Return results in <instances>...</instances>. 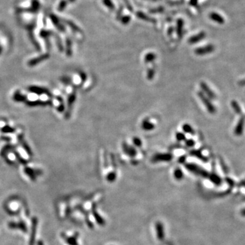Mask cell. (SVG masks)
<instances>
[{
	"mask_svg": "<svg viewBox=\"0 0 245 245\" xmlns=\"http://www.w3.org/2000/svg\"><path fill=\"white\" fill-rule=\"evenodd\" d=\"M176 138H177V140H179V141H182V140H185V137L183 133H176Z\"/></svg>",
	"mask_w": 245,
	"mask_h": 245,
	"instance_id": "29",
	"label": "cell"
},
{
	"mask_svg": "<svg viewBox=\"0 0 245 245\" xmlns=\"http://www.w3.org/2000/svg\"><path fill=\"white\" fill-rule=\"evenodd\" d=\"M164 9L163 8H155L153 9V10H152L150 11V13H161V12L163 11Z\"/></svg>",
	"mask_w": 245,
	"mask_h": 245,
	"instance_id": "30",
	"label": "cell"
},
{
	"mask_svg": "<svg viewBox=\"0 0 245 245\" xmlns=\"http://www.w3.org/2000/svg\"><path fill=\"white\" fill-rule=\"evenodd\" d=\"M172 159V155L170 153H159L155 155L153 157V161H170Z\"/></svg>",
	"mask_w": 245,
	"mask_h": 245,
	"instance_id": "5",
	"label": "cell"
},
{
	"mask_svg": "<svg viewBox=\"0 0 245 245\" xmlns=\"http://www.w3.org/2000/svg\"><path fill=\"white\" fill-rule=\"evenodd\" d=\"M1 50H2V49H1V48H0V53H1Z\"/></svg>",
	"mask_w": 245,
	"mask_h": 245,
	"instance_id": "40",
	"label": "cell"
},
{
	"mask_svg": "<svg viewBox=\"0 0 245 245\" xmlns=\"http://www.w3.org/2000/svg\"><path fill=\"white\" fill-rule=\"evenodd\" d=\"M115 179V173H110L108 176V181H113Z\"/></svg>",
	"mask_w": 245,
	"mask_h": 245,
	"instance_id": "32",
	"label": "cell"
},
{
	"mask_svg": "<svg viewBox=\"0 0 245 245\" xmlns=\"http://www.w3.org/2000/svg\"><path fill=\"white\" fill-rule=\"evenodd\" d=\"M49 55H47V54H46V55H42L40 57H39L32 59V60H31L28 63V64L30 65V66H34L35 65L38 64V63H40L41 61H44V59H46L47 58H49Z\"/></svg>",
	"mask_w": 245,
	"mask_h": 245,
	"instance_id": "8",
	"label": "cell"
},
{
	"mask_svg": "<svg viewBox=\"0 0 245 245\" xmlns=\"http://www.w3.org/2000/svg\"><path fill=\"white\" fill-rule=\"evenodd\" d=\"M231 106L232 107V108L234 109V112L236 113V114H238L239 115L242 114V109L236 101H234V100L232 101L231 102Z\"/></svg>",
	"mask_w": 245,
	"mask_h": 245,
	"instance_id": "16",
	"label": "cell"
},
{
	"mask_svg": "<svg viewBox=\"0 0 245 245\" xmlns=\"http://www.w3.org/2000/svg\"><path fill=\"white\" fill-rule=\"evenodd\" d=\"M239 84H240V85H245V79L240 81V82H239Z\"/></svg>",
	"mask_w": 245,
	"mask_h": 245,
	"instance_id": "37",
	"label": "cell"
},
{
	"mask_svg": "<svg viewBox=\"0 0 245 245\" xmlns=\"http://www.w3.org/2000/svg\"><path fill=\"white\" fill-rule=\"evenodd\" d=\"M209 179L213 182V183L217 185H220L221 184V178H220V176L217 175L216 174H210L209 176Z\"/></svg>",
	"mask_w": 245,
	"mask_h": 245,
	"instance_id": "14",
	"label": "cell"
},
{
	"mask_svg": "<svg viewBox=\"0 0 245 245\" xmlns=\"http://www.w3.org/2000/svg\"><path fill=\"white\" fill-rule=\"evenodd\" d=\"M102 2L103 4L105 5V6L107 7L108 8H109L110 10H115V4H113V2L111 1V0H102Z\"/></svg>",
	"mask_w": 245,
	"mask_h": 245,
	"instance_id": "19",
	"label": "cell"
},
{
	"mask_svg": "<svg viewBox=\"0 0 245 245\" xmlns=\"http://www.w3.org/2000/svg\"><path fill=\"white\" fill-rule=\"evenodd\" d=\"M183 129L184 130V131L187 133H194V131L192 129V127L190 126L188 124H185L183 127Z\"/></svg>",
	"mask_w": 245,
	"mask_h": 245,
	"instance_id": "23",
	"label": "cell"
},
{
	"mask_svg": "<svg viewBox=\"0 0 245 245\" xmlns=\"http://www.w3.org/2000/svg\"><path fill=\"white\" fill-rule=\"evenodd\" d=\"M198 95L199 97L200 98V100H201L202 101V102L204 103V106L208 110V111L210 112V114H214V113H215V112H216V108H215L213 104L211 103L210 100L206 97L204 94L201 91H199Z\"/></svg>",
	"mask_w": 245,
	"mask_h": 245,
	"instance_id": "1",
	"label": "cell"
},
{
	"mask_svg": "<svg viewBox=\"0 0 245 245\" xmlns=\"http://www.w3.org/2000/svg\"><path fill=\"white\" fill-rule=\"evenodd\" d=\"M191 4H192L194 6H196L197 5V3H198V0H191Z\"/></svg>",
	"mask_w": 245,
	"mask_h": 245,
	"instance_id": "34",
	"label": "cell"
},
{
	"mask_svg": "<svg viewBox=\"0 0 245 245\" xmlns=\"http://www.w3.org/2000/svg\"><path fill=\"white\" fill-rule=\"evenodd\" d=\"M184 21L183 19H179L177 20V25H176V31L177 35L179 38H181L183 35V29Z\"/></svg>",
	"mask_w": 245,
	"mask_h": 245,
	"instance_id": "10",
	"label": "cell"
},
{
	"mask_svg": "<svg viewBox=\"0 0 245 245\" xmlns=\"http://www.w3.org/2000/svg\"><path fill=\"white\" fill-rule=\"evenodd\" d=\"M205 35H206V34L204 32H203V31L200 32L199 34L193 35V36H192V37H191L189 39V40H188V42H189V44H195L196 42H198L203 40V39L204 38Z\"/></svg>",
	"mask_w": 245,
	"mask_h": 245,
	"instance_id": "7",
	"label": "cell"
},
{
	"mask_svg": "<svg viewBox=\"0 0 245 245\" xmlns=\"http://www.w3.org/2000/svg\"><path fill=\"white\" fill-rule=\"evenodd\" d=\"M131 20V17L130 16H125L121 18V23L123 25H127L130 23Z\"/></svg>",
	"mask_w": 245,
	"mask_h": 245,
	"instance_id": "26",
	"label": "cell"
},
{
	"mask_svg": "<svg viewBox=\"0 0 245 245\" xmlns=\"http://www.w3.org/2000/svg\"><path fill=\"white\" fill-rule=\"evenodd\" d=\"M122 146H123L122 148H123L124 151L127 154L130 155V156H135L136 152L135 151V149H134L133 148L130 147V146H129L126 144H125V143L123 144H122Z\"/></svg>",
	"mask_w": 245,
	"mask_h": 245,
	"instance_id": "13",
	"label": "cell"
},
{
	"mask_svg": "<svg viewBox=\"0 0 245 245\" xmlns=\"http://www.w3.org/2000/svg\"><path fill=\"white\" fill-rule=\"evenodd\" d=\"M155 75V70L153 69H149L147 72V79L148 80H151L153 79Z\"/></svg>",
	"mask_w": 245,
	"mask_h": 245,
	"instance_id": "27",
	"label": "cell"
},
{
	"mask_svg": "<svg viewBox=\"0 0 245 245\" xmlns=\"http://www.w3.org/2000/svg\"><path fill=\"white\" fill-rule=\"evenodd\" d=\"M69 1H70V2H71V3H73V2H75V0H69Z\"/></svg>",
	"mask_w": 245,
	"mask_h": 245,
	"instance_id": "39",
	"label": "cell"
},
{
	"mask_svg": "<svg viewBox=\"0 0 245 245\" xmlns=\"http://www.w3.org/2000/svg\"><path fill=\"white\" fill-rule=\"evenodd\" d=\"M155 58H156V55H155V53H149L148 54H146L144 57V61L146 63H149L152 62L154 61Z\"/></svg>",
	"mask_w": 245,
	"mask_h": 245,
	"instance_id": "18",
	"label": "cell"
},
{
	"mask_svg": "<svg viewBox=\"0 0 245 245\" xmlns=\"http://www.w3.org/2000/svg\"><path fill=\"white\" fill-rule=\"evenodd\" d=\"M200 86H201V89H202V91L204 92V93L207 95V96L210 98V99H215L216 98V95L213 93V91H211V89L208 87V86L206 84L205 82H202L200 83Z\"/></svg>",
	"mask_w": 245,
	"mask_h": 245,
	"instance_id": "6",
	"label": "cell"
},
{
	"mask_svg": "<svg viewBox=\"0 0 245 245\" xmlns=\"http://www.w3.org/2000/svg\"><path fill=\"white\" fill-rule=\"evenodd\" d=\"M66 23L68 24V25L70 27V28H71L73 29L74 31H79V32H81V30H80V28L78 27L76 24H74V23H72L71 21H69V20H67Z\"/></svg>",
	"mask_w": 245,
	"mask_h": 245,
	"instance_id": "21",
	"label": "cell"
},
{
	"mask_svg": "<svg viewBox=\"0 0 245 245\" xmlns=\"http://www.w3.org/2000/svg\"><path fill=\"white\" fill-rule=\"evenodd\" d=\"M50 19H51V20H52V21H53L54 25H55L57 26V28L59 29V30L64 31V27H63V26L61 25V24H59V20H58L57 18L55 16L51 15V16H50Z\"/></svg>",
	"mask_w": 245,
	"mask_h": 245,
	"instance_id": "17",
	"label": "cell"
},
{
	"mask_svg": "<svg viewBox=\"0 0 245 245\" xmlns=\"http://www.w3.org/2000/svg\"><path fill=\"white\" fill-rule=\"evenodd\" d=\"M142 127L143 130L149 131V130H151L154 129L155 125L153 123H151V122H149L148 120H146V119H145V120L142 122Z\"/></svg>",
	"mask_w": 245,
	"mask_h": 245,
	"instance_id": "15",
	"label": "cell"
},
{
	"mask_svg": "<svg viewBox=\"0 0 245 245\" xmlns=\"http://www.w3.org/2000/svg\"><path fill=\"white\" fill-rule=\"evenodd\" d=\"M210 19L214 20V21H215L217 23H219V24L224 23V19L221 16L219 15V14H218L217 13H211L210 14Z\"/></svg>",
	"mask_w": 245,
	"mask_h": 245,
	"instance_id": "12",
	"label": "cell"
},
{
	"mask_svg": "<svg viewBox=\"0 0 245 245\" xmlns=\"http://www.w3.org/2000/svg\"><path fill=\"white\" fill-rule=\"evenodd\" d=\"M67 54L68 56L71 55V42L70 39H67Z\"/></svg>",
	"mask_w": 245,
	"mask_h": 245,
	"instance_id": "24",
	"label": "cell"
},
{
	"mask_svg": "<svg viewBox=\"0 0 245 245\" xmlns=\"http://www.w3.org/2000/svg\"><path fill=\"white\" fill-rule=\"evenodd\" d=\"M241 214H242V215H243V216H245V209H244V210H242Z\"/></svg>",
	"mask_w": 245,
	"mask_h": 245,
	"instance_id": "38",
	"label": "cell"
},
{
	"mask_svg": "<svg viewBox=\"0 0 245 245\" xmlns=\"http://www.w3.org/2000/svg\"><path fill=\"white\" fill-rule=\"evenodd\" d=\"M192 154L193 155H195V156H196V157H198L199 159H202V161H208L207 158L205 157L204 156H203V155H202V153H200V152H199V151H192Z\"/></svg>",
	"mask_w": 245,
	"mask_h": 245,
	"instance_id": "20",
	"label": "cell"
},
{
	"mask_svg": "<svg viewBox=\"0 0 245 245\" xmlns=\"http://www.w3.org/2000/svg\"><path fill=\"white\" fill-rule=\"evenodd\" d=\"M123 1H124V2H125V5H126L127 8L131 12V13H132V12L133 11V7L131 6V4L130 3L129 0H123Z\"/></svg>",
	"mask_w": 245,
	"mask_h": 245,
	"instance_id": "28",
	"label": "cell"
},
{
	"mask_svg": "<svg viewBox=\"0 0 245 245\" xmlns=\"http://www.w3.org/2000/svg\"><path fill=\"white\" fill-rule=\"evenodd\" d=\"M186 144L187 146H193L194 145V144H195V142H194L193 140H189L186 142Z\"/></svg>",
	"mask_w": 245,
	"mask_h": 245,
	"instance_id": "33",
	"label": "cell"
},
{
	"mask_svg": "<svg viewBox=\"0 0 245 245\" xmlns=\"http://www.w3.org/2000/svg\"><path fill=\"white\" fill-rule=\"evenodd\" d=\"M122 7L121 6V10H120V9H119V12L117 13V19H119V16H121V13H122Z\"/></svg>",
	"mask_w": 245,
	"mask_h": 245,
	"instance_id": "36",
	"label": "cell"
},
{
	"mask_svg": "<svg viewBox=\"0 0 245 245\" xmlns=\"http://www.w3.org/2000/svg\"><path fill=\"white\" fill-rule=\"evenodd\" d=\"M174 176H175L176 178L181 179L182 178H183V172H182V171L180 169L177 168L175 170V172H174Z\"/></svg>",
	"mask_w": 245,
	"mask_h": 245,
	"instance_id": "25",
	"label": "cell"
},
{
	"mask_svg": "<svg viewBox=\"0 0 245 245\" xmlns=\"http://www.w3.org/2000/svg\"><path fill=\"white\" fill-rule=\"evenodd\" d=\"M186 167L189 171L195 173V174L201 176L202 177L209 178V176H210V174H209L208 172L205 171V170H203L202 168H199L198 166L194 165V164H187V165H186Z\"/></svg>",
	"mask_w": 245,
	"mask_h": 245,
	"instance_id": "2",
	"label": "cell"
},
{
	"mask_svg": "<svg viewBox=\"0 0 245 245\" xmlns=\"http://www.w3.org/2000/svg\"><path fill=\"white\" fill-rule=\"evenodd\" d=\"M173 30H174V29H173L172 27H170L168 29V35H171L172 34V33H173Z\"/></svg>",
	"mask_w": 245,
	"mask_h": 245,
	"instance_id": "35",
	"label": "cell"
},
{
	"mask_svg": "<svg viewBox=\"0 0 245 245\" xmlns=\"http://www.w3.org/2000/svg\"><path fill=\"white\" fill-rule=\"evenodd\" d=\"M136 16H137V17L139 18L140 19L145 20V21H148V22H151V23H155V21H156L155 19L148 16L147 15H146L144 13H142V12H137Z\"/></svg>",
	"mask_w": 245,
	"mask_h": 245,
	"instance_id": "11",
	"label": "cell"
},
{
	"mask_svg": "<svg viewBox=\"0 0 245 245\" xmlns=\"http://www.w3.org/2000/svg\"><path fill=\"white\" fill-rule=\"evenodd\" d=\"M156 231L157 234V238H159L160 240H162V239L164 238V230L163 225L161 224V223L160 222L157 223Z\"/></svg>",
	"mask_w": 245,
	"mask_h": 245,
	"instance_id": "9",
	"label": "cell"
},
{
	"mask_svg": "<svg viewBox=\"0 0 245 245\" xmlns=\"http://www.w3.org/2000/svg\"><path fill=\"white\" fill-rule=\"evenodd\" d=\"M214 50L213 45H208L203 47H199L195 50V53L198 55H205L207 54L210 53Z\"/></svg>",
	"mask_w": 245,
	"mask_h": 245,
	"instance_id": "3",
	"label": "cell"
},
{
	"mask_svg": "<svg viewBox=\"0 0 245 245\" xmlns=\"http://www.w3.org/2000/svg\"><path fill=\"white\" fill-rule=\"evenodd\" d=\"M245 122V116H241L240 119H239L236 126L235 127L234 130V133L236 136H241L243 133L244 130V125Z\"/></svg>",
	"mask_w": 245,
	"mask_h": 245,
	"instance_id": "4",
	"label": "cell"
},
{
	"mask_svg": "<svg viewBox=\"0 0 245 245\" xmlns=\"http://www.w3.org/2000/svg\"><path fill=\"white\" fill-rule=\"evenodd\" d=\"M133 143H134V144H135L136 146H141V144H142L141 140H140L138 138H133Z\"/></svg>",
	"mask_w": 245,
	"mask_h": 245,
	"instance_id": "31",
	"label": "cell"
},
{
	"mask_svg": "<svg viewBox=\"0 0 245 245\" xmlns=\"http://www.w3.org/2000/svg\"><path fill=\"white\" fill-rule=\"evenodd\" d=\"M67 4H68V2L66 1V0H61L59 4L58 10L59 12H62L65 8H66Z\"/></svg>",
	"mask_w": 245,
	"mask_h": 245,
	"instance_id": "22",
	"label": "cell"
}]
</instances>
